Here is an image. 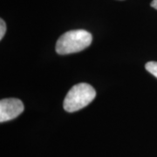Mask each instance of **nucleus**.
<instances>
[{
  "mask_svg": "<svg viewBox=\"0 0 157 157\" xmlns=\"http://www.w3.org/2000/svg\"><path fill=\"white\" fill-rule=\"evenodd\" d=\"M96 92L87 83H78L69 90L63 102L64 109L69 113L78 111L94 100Z\"/></svg>",
  "mask_w": 157,
  "mask_h": 157,
  "instance_id": "obj_2",
  "label": "nucleus"
},
{
  "mask_svg": "<svg viewBox=\"0 0 157 157\" xmlns=\"http://www.w3.org/2000/svg\"><path fill=\"white\" fill-rule=\"evenodd\" d=\"M93 40L92 34L89 32L78 29L72 30L62 34L56 43L57 53L66 55L75 53L87 48Z\"/></svg>",
  "mask_w": 157,
  "mask_h": 157,
  "instance_id": "obj_1",
  "label": "nucleus"
},
{
  "mask_svg": "<svg viewBox=\"0 0 157 157\" xmlns=\"http://www.w3.org/2000/svg\"><path fill=\"white\" fill-rule=\"evenodd\" d=\"M150 5H151L153 8H155V10H157V0H153Z\"/></svg>",
  "mask_w": 157,
  "mask_h": 157,
  "instance_id": "obj_6",
  "label": "nucleus"
},
{
  "mask_svg": "<svg viewBox=\"0 0 157 157\" xmlns=\"http://www.w3.org/2000/svg\"><path fill=\"white\" fill-rule=\"evenodd\" d=\"M146 70L153 74L155 78H157V62L155 61H149L145 65Z\"/></svg>",
  "mask_w": 157,
  "mask_h": 157,
  "instance_id": "obj_4",
  "label": "nucleus"
},
{
  "mask_svg": "<svg viewBox=\"0 0 157 157\" xmlns=\"http://www.w3.org/2000/svg\"><path fill=\"white\" fill-rule=\"evenodd\" d=\"M6 32V22L3 19H0V39L4 38Z\"/></svg>",
  "mask_w": 157,
  "mask_h": 157,
  "instance_id": "obj_5",
  "label": "nucleus"
},
{
  "mask_svg": "<svg viewBox=\"0 0 157 157\" xmlns=\"http://www.w3.org/2000/svg\"><path fill=\"white\" fill-rule=\"evenodd\" d=\"M24 104L15 98L3 99L0 101V121L6 122L17 118L24 111Z\"/></svg>",
  "mask_w": 157,
  "mask_h": 157,
  "instance_id": "obj_3",
  "label": "nucleus"
}]
</instances>
